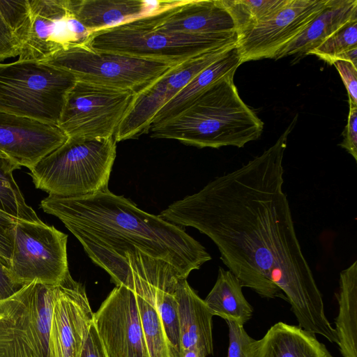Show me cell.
I'll list each match as a JSON object with an SVG mask.
<instances>
[{
  "instance_id": "obj_1",
  "label": "cell",
  "mask_w": 357,
  "mask_h": 357,
  "mask_svg": "<svg viewBox=\"0 0 357 357\" xmlns=\"http://www.w3.org/2000/svg\"><path fill=\"white\" fill-rule=\"evenodd\" d=\"M297 119L261 155L173 202L159 216L206 235L242 287L288 301L298 326L315 332L328 320L283 190V158Z\"/></svg>"
},
{
  "instance_id": "obj_2",
  "label": "cell",
  "mask_w": 357,
  "mask_h": 357,
  "mask_svg": "<svg viewBox=\"0 0 357 357\" xmlns=\"http://www.w3.org/2000/svg\"><path fill=\"white\" fill-rule=\"evenodd\" d=\"M40 207L64 224L116 286L126 277L127 255L137 251L166 261L186 278L211 259L182 227L144 211L109 189L80 197L49 195Z\"/></svg>"
},
{
  "instance_id": "obj_3",
  "label": "cell",
  "mask_w": 357,
  "mask_h": 357,
  "mask_svg": "<svg viewBox=\"0 0 357 357\" xmlns=\"http://www.w3.org/2000/svg\"><path fill=\"white\" fill-rule=\"evenodd\" d=\"M234 74L215 82L181 114L148 133L198 148H242L257 139L264 123L241 98Z\"/></svg>"
},
{
  "instance_id": "obj_4",
  "label": "cell",
  "mask_w": 357,
  "mask_h": 357,
  "mask_svg": "<svg viewBox=\"0 0 357 357\" xmlns=\"http://www.w3.org/2000/svg\"><path fill=\"white\" fill-rule=\"evenodd\" d=\"M114 137H68L30 170L36 188L49 195L80 197L108 189L116 158Z\"/></svg>"
},
{
  "instance_id": "obj_5",
  "label": "cell",
  "mask_w": 357,
  "mask_h": 357,
  "mask_svg": "<svg viewBox=\"0 0 357 357\" xmlns=\"http://www.w3.org/2000/svg\"><path fill=\"white\" fill-rule=\"evenodd\" d=\"M236 32L189 35L158 29L152 15L89 32L82 43L99 52L179 63L205 52L236 45Z\"/></svg>"
},
{
  "instance_id": "obj_6",
  "label": "cell",
  "mask_w": 357,
  "mask_h": 357,
  "mask_svg": "<svg viewBox=\"0 0 357 357\" xmlns=\"http://www.w3.org/2000/svg\"><path fill=\"white\" fill-rule=\"evenodd\" d=\"M77 79L48 63H0V111L55 125Z\"/></svg>"
},
{
  "instance_id": "obj_7",
  "label": "cell",
  "mask_w": 357,
  "mask_h": 357,
  "mask_svg": "<svg viewBox=\"0 0 357 357\" xmlns=\"http://www.w3.org/2000/svg\"><path fill=\"white\" fill-rule=\"evenodd\" d=\"M56 286L33 281L0 301V357H48Z\"/></svg>"
},
{
  "instance_id": "obj_8",
  "label": "cell",
  "mask_w": 357,
  "mask_h": 357,
  "mask_svg": "<svg viewBox=\"0 0 357 357\" xmlns=\"http://www.w3.org/2000/svg\"><path fill=\"white\" fill-rule=\"evenodd\" d=\"M43 62L71 73L78 81L135 92L177 64L95 51L82 42L68 45Z\"/></svg>"
},
{
  "instance_id": "obj_9",
  "label": "cell",
  "mask_w": 357,
  "mask_h": 357,
  "mask_svg": "<svg viewBox=\"0 0 357 357\" xmlns=\"http://www.w3.org/2000/svg\"><path fill=\"white\" fill-rule=\"evenodd\" d=\"M68 236L41 222L17 220L13 230L10 275L24 286L33 281L58 285L69 274Z\"/></svg>"
},
{
  "instance_id": "obj_10",
  "label": "cell",
  "mask_w": 357,
  "mask_h": 357,
  "mask_svg": "<svg viewBox=\"0 0 357 357\" xmlns=\"http://www.w3.org/2000/svg\"><path fill=\"white\" fill-rule=\"evenodd\" d=\"M136 93L77 80L67 94L58 126L68 137H114Z\"/></svg>"
},
{
  "instance_id": "obj_11",
  "label": "cell",
  "mask_w": 357,
  "mask_h": 357,
  "mask_svg": "<svg viewBox=\"0 0 357 357\" xmlns=\"http://www.w3.org/2000/svg\"><path fill=\"white\" fill-rule=\"evenodd\" d=\"M236 46L211 50L177 63L136 93L115 135L116 142L148 133L157 112L197 74Z\"/></svg>"
},
{
  "instance_id": "obj_12",
  "label": "cell",
  "mask_w": 357,
  "mask_h": 357,
  "mask_svg": "<svg viewBox=\"0 0 357 357\" xmlns=\"http://www.w3.org/2000/svg\"><path fill=\"white\" fill-rule=\"evenodd\" d=\"M329 0H287L264 20L238 36L241 63L274 59L326 7Z\"/></svg>"
},
{
  "instance_id": "obj_13",
  "label": "cell",
  "mask_w": 357,
  "mask_h": 357,
  "mask_svg": "<svg viewBox=\"0 0 357 357\" xmlns=\"http://www.w3.org/2000/svg\"><path fill=\"white\" fill-rule=\"evenodd\" d=\"M93 325L108 357H150L136 294L116 286L94 313Z\"/></svg>"
},
{
  "instance_id": "obj_14",
  "label": "cell",
  "mask_w": 357,
  "mask_h": 357,
  "mask_svg": "<svg viewBox=\"0 0 357 357\" xmlns=\"http://www.w3.org/2000/svg\"><path fill=\"white\" fill-rule=\"evenodd\" d=\"M28 3L26 34L18 60L45 61L86 36V29L70 15L66 0H28Z\"/></svg>"
},
{
  "instance_id": "obj_15",
  "label": "cell",
  "mask_w": 357,
  "mask_h": 357,
  "mask_svg": "<svg viewBox=\"0 0 357 357\" xmlns=\"http://www.w3.org/2000/svg\"><path fill=\"white\" fill-rule=\"evenodd\" d=\"M93 317L84 287L69 274L56 286L48 357H81Z\"/></svg>"
},
{
  "instance_id": "obj_16",
  "label": "cell",
  "mask_w": 357,
  "mask_h": 357,
  "mask_svg": "<svg viewBox=\"0 0 357 357\" xmlns=\"http://www.w3.org/2000/svg\"><path fill=\"white\" fill-rule=\"evenodd\" d=\"M67 139L57 126L0 111V152L20 167L31 169Z\"/></svg>"
},
{
  "instance_id": "obj_17",
  "label": "cell",
  "mask_w": 357,
  "mask_h": 357,
  "mask_svg": "<svg viewBox=\"0 0 357 357\" xmlns=\"http://www.w3.org/2000/svg\"><path fill=\"white\" fill-rule=\"evenodd\" d=\"M162 31L189 35L236 32L233 20L221 0H187L152 15Z\"/></svg>"
},
{
  "instance_id": "obj_18",
  "label": "cell",
  "mask_w": 357,
  "mask_h": 357,
  "mask_svg": "<svg viewBox=\"0 0 357 357\" xmlns=\"http://www.w3.org/2000/svg\"><path fill=\"white\" fill-rule=\"evenodd\" d=\"M179 1L66 0V5L70 15L89 32H91L158 13Z\"/></svg>"
},
{
  "instance_id": "obj_19",
  "label": "cell",
  "mask_w": 357,
  "mask_h": 357,
  "mask_svg": "<svg viewBox=\"0 0 357 357\" xmlns=\"http://www.w3.org/2000/svg\"><path fill=\"white\" fill-rule=\"evenodd\" d=\"M176 297L178 301L181 333V356L188 349H195L200 357L213 353V314L193 289L187 278L179 282Z\"/></svg>"
},
{
  "instance_id": "obj_20",
  "label": "cell",
  "mask_w": 357,
  "mask_h": 357,
  "mask_svg": "<svg viewBox=\"0 0 357 357\" xmlns=\"http://www.w3.org/2000/svg\"><path fill=\"white\" fill-rule=\"evenodd\" d=\"M356 19V0H329L317 17L298 36L282 47L274 59L294 54H307L348 22Z\"/></svg>"
},
{
  "instance_id": "obj_21",
  "label": "cell",
  "mask_w": 357,
  "mask_h": 357,
  "mask_svg": "<svg viewBox=\"0 0 357 357\" xmlns=\"http://www.w3.org/2000/svg\"><path fill=\"white\" fill-rule=\"evenodd\" d=\"M255 357H333L315 335L279 321L257 340Z\"/></svg>"
},
{
  "instance_id": "obj_22",
  "label": "cell",
  "mask_w": 357,
  "mask_h": 357,
  "mask_svg": "<svg viewBox=\"0 0 357 357\" xmlns=\"http://www.w3.org/2000/svg\"><path fill=\"white\" fill-rule=\"evenodd\" d=\"M241 57L236 45L197 74L177 95L154 116L150 128L158 127L181 114L210 86L226 75L235 73Z\"/></svg>"
},
{
  "instance_id": "obj_23",
  "label": "cell",
  "mask_w": 357,
  "mask_h": 357,
  "mask_svg": "<svg viewBox=\"0 0 357 357\" xmlns=\"http://www.w3.org/2000/svg\"><path fill=\"white\" fill-rule=\"evenodd\" d=\"M335 320L337 344L343 357H357V261L340 273Z\"/></svg>"
},
{
  "instance_id": "obj_24",
  "label": "cell",
  "mask_w": 357,
  "mask_h": 357,
  "mask_svg": "<svg viewBox=\"0 0 357 357\" xmlns=\"http://www.w3.org/2000/svg\"><path fill=\"white\" fill-rule=\"evenodd\" d=\"M204 301L213 316L226 321L243 326L252 315L253 308L245 298L238 280L222 267H219L215 283Z\"/></svg>"
},
{
  "instance_id": "obj_25",
  "label": "cell",
  "mask_w": 357,
  "mask_h": 357,
  "mask_svg": "<svg viewBox=\"0 0 357 357\" xmlns=\"http://www.w3.org/2000/svg\"><path fill=\"white\" fill-rule=\"evenodd\" d=\"M19 168L17 162L0 152V210L18 220L41 222L13 178V171Z\"/></svg>"
},
{
  "instance_id": "obj_26",
  "label": "cell",
  "mask_w": 357,
  "mask_h": 357,
  "mask_svg": "<svg viewBox=\"0 0 357 357\" xmlns=\"http://www.w3.org/2000/svg\"><path fill=\"white\" fill-rule=\"evenodd\" d=\"M287 0H221L231 15L237 36L264 20Z\"/></svg>"
},
{
  "instance_id": "obj_27",
  "label": "cell",
  "mask_w": 357,
  "mask_h": 357,
  "mask_svg": "<svg viewBox=\"0 0 357 357\" xmlns=\"http://www.w3.org/2000/svg\"><path fill=\"white\" fill-rule=\"evenodd\" d=\"M136 299L149 356L170 357L167 337L155 305L137 294Z\"/></svg>"
},
{
  "instance_id": "obj_28",
  "label": "cell",
  "mask_w": 357,
  "mask_h": 357,
  "mask_svg": "<svg viewBox=\"0 0 357 357\" xmlns=\"http://www.w3.org/2000/svg\"><path fill=\"white\" fill-rule=\"evenodd\" d=\"M357 47V19L345 24L319 46L307 53L333 65L341 54Z\"/></svg>"
},
{
  "instance_id": "obj_29",
  "label": "cell",
  "mask_w": 357,
  "mask_h": 357,
  "mask_svg": "<svg viewBox=\"0 0 357 357\" xmlns=\"http://www.w3.org/2000/svg\"><path fill=\"white\" fill-rule=\"evenodd\" d=\"M229 329L227 357H255L257 340L251 337L243 326L227 321Z\"/></svg>"
},
{
  "instance_id": "obj_30",
  "label": "cell",
  "mask_w": 357,
  "mask_h": 357,
  "mask_svg": "<svg viewBox=\"0 0 357 357\" xmlns=\"http://www.w3.org/2000/svg\"><path fill=\"white\" fill-rule=\"evenodd\" d=\"M21 43L16 29L0 6V61L19 56Z\"/></svg>"
},
{
  "instance_id": "obj_31",
  "label": "cell",
  "mask_w": 357,
  "mask_h": 357,
  "mask_svg": "<svg viewBox=\"0 0 357 357\" xmlns=\"http://www.w3.org/2000/svg\"><path fill=\"white\" fill-rule=\"evenodd\" d=\"M17 220L0 210V261L8 268L13 248V230Z\"/></svg>"
},
{
  "instance_id": "obj_32",
  "label": "cell",
  "mask_w": 357,
  "mask_h": 357,
  "mask_svg": "<svg viewBox=\"0 0 357 357\" xmlns=\"http://www.w3.org/2000/svg\"><path fill=\"white\" fill-rule=\"evenodd\" d=\"M347 124L343 132V140L339 144L357 161V105L349 102Z\"/></svg>"
},
{
  "instance_id": "obj_33",
  "label": "cell",
  "mask_w": 357,
  "mask_h": 357,
  "mask_svg": "<svg viewBox=\"0 0 357 357\" xmlns=\"http://www.w3.org/2000/svg\"><path fill=\"white\" fill-rule=\"evenodd\" d=\"M333 65L337 70L344 82L349 102L357 105V68L345 61H336Z\"/></svg>"
},
{
  "instance_id": "obj_34",
  "label": "cell",
  "mask_w": 357,
  "mask_h": 357,
  "mask_svg": "<svg viewBox=\"0 0 357 357\" xmlns=\"http://www.w3.org/2000/svg\"><path fill=\"white\" fill-rule=\"evenodd\" d=\"M81 357H108L93 324L90 328Z\"/></svg>"
},
{
  "instance_id": "obj_35",
  "label": "cell",
  "mask_w": 357,
  "mask_h": 357,
  "mask_svg": "<svg viewBox=\"0 0 357 357\" xmlns=\"http://www.w3.org/2000/svg\"><path fill=\"white\" fill-rule=\"evenodd\" d=\"M21 287L12 280L8 268L0 261V301L10 297Z\"/></svg>"
},
{
  "instance_id": "obj_36",
  "label": "cell",
  "mask_w": 357,
  "mask_h": 357,
  "mask_svg": "<svg viewBox=\"0 0 357 357\" xmlns=\"http://www.w3.org/2000/svg\"><path fill=\"white\" fill-rule=\"evenodd\" d=\"M181 357H200V356L197 350L188 349L184 351Z\"/></svg>"
}]
</instances>
